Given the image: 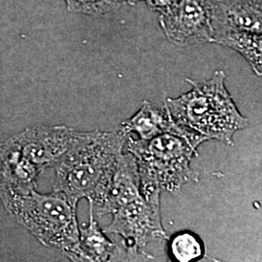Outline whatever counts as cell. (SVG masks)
Segmentation results:
<instances>
[{"label": "cell", "mask_w": 262, "mask_h": 262, "mask_svg": "<svg viewBox=\"0 0 262 262\" xmlns=\"http://www.w3.org/2000/svg\"><path fill=\"white\" fill-rule=\"evenodd\" d=\"M197 148L187 137L163 133L150 140L126 137L124 150L137 160L141 182L157 184L161 191L178 193L186 184L197 182V174L190 161L197 156Z\"/></svg>", "instance_id": "277c9868"}, {"label": "cell", "mask_w": 262, "mask_h": 262, "mask_svg": "<svg viewBox=\"0 0 262 262\" xmlns=\"http://www.w3.org/2000/svg\"><path fill=\"white\" fill-rule=\"evenodd\" d=\"M140 196L142 193L137 160L129 151L122 152L103 202L99 206L94 207V215L98 217L111 215L117 208Z\"/></svg>", "instance_id": "8fae6325"}, {"label": "cell", "mask_w": 262, "mask_h": 262, "mask_svg": "<svg viewBox=\"0 0 262 262\" xmlns=\"http://www.w3.org/2000/svg\"><path fill=\"white\" fill-rule=\"evenodd\" d=\"M42 173L24 155L13 136L0 143V201L36 189Z\"/></svg>", "instance_id": "ba28073f"}, {"label": "cell", "mask_w": 262, "mask_h": 262, "mask_svg": "<svg viewBox=\"0 0 262 262\" xmlns=\"http://www.w3.org/2000/svg\"><path fill=\"white\" fill-rule=\"evenodd\" d=\"M169 251L179 262L198 260L204 254V246L197 235L183 231L174 235L169 242Z\"/></svg>", "instance_id": "5bb4252c"}, {"label": "cell", "mask_w": 262, "mask_h": 262, "mask_svg": "<svg viewBox=\"0 0 262 262\" xmlns=\"http://www.w3.org/2000/svg\"><path fill=\"white\" fill-rule=\"evenodd\" d=\"M118 129L126 136L137 134L142 140H150L163 133H173L187 137L196 147L204 142L195 134L177 125L169 115L165 105L159 109L148 100H144L139 111L127 121L122 122Z\"/></svg>", "instance_id": "30bf717a"}, {"label": "cell", "mask_w": 262, "mask_h": 262, "mask_svg": "<svg viewBox=\"0 0 262 262\" xmlns=\"http://www.w3.org/2000/svg\"><path fill=\"white\" fill-rule=\"evenodd\" d=\"M127 136L119 129L78 131L69 150L53 167L56 172L54 191L76 206L81 199L99 206L107 194Z\"/></svg>", "instance_id": "6da1fadb"}, {"label": "cell", "mask_w": 262, "mask_h": 262, "mask_svg": "<svg viewBox=\"0 0 262 262\" xmlns=\"http://www.w3.org/2000/svg\"><path fill=\"white\" fill-rule=\"evenodd\" d=\"M111 215L112 222L102 229L104 233L122 237L124 246L134 252L152 241L169 240L161 224L160 205L151 204L143 195L117 208Z\"/></svg>", "instance_id": "5b68a950"}, {"label": "cell", "mask_w": 262, "mask_h": 262, "mask_svg": "<svg viewBox=\"0 0 262 262\" xmlns=\"http://www.w3.org/2000/svg\"><path fill=\"white\" fill-rule=\"evenodd\" d=\"M213 43L233 49L252 66L257 76L262 74V36L247 30H234L220 34L213 39Z\"/></svg>", "instance_id": "4fadbf2b"}, {"label": "cell", "mask_w": 262, "mask_h": 262, "mask_svg": "<svg viewBox=\"0 0 262 262\" xmlns=\"http://www.w3.org/2000/svg\"><path fill=\"white\" fill-rule=\"evenodd\" d=\"M204 1L213 39L220 34L234 30H247L262 34L261 0Z\"/></svg>", "instance_id": "9c48e42d"}, {"label": "cell", "mask_w": 262, "mask_h": 262, "mask_svg": "<svg viewBox=\"0 0 262 262\" xmlns=\"http://www.w3.org/2000/svg\"><path fill=\"white\" fill-rule=\"evenodd\" d=\"M148 4L150 10L163 15L168 13L179 3L180 0H144Z\"/></svg>", "instance_id": "2e32d148"}, {"label": "cell", "mask_w": 262, "mask_h": 262, "mask_svg": "<svg viewBox=\"0 0 262 262\" xmlns=\"http://www.w3.org/2000/svg\"><path fill=\"white\" fill-rule=\"evenodd\" d=\"M8 215L38 241L59 251L72 261H79L80 230L77 206L62 194L39 193L33 189L1 200Z\"/></svg>", "instance_id": "3957f363"}, {"label": "cell", "mask_w": 262, "mask_h": 262, "mask_svg": "<svg viewBox=\"0 0 262 262\" xmlns=\"http://www.w3.org/2000/svg\"><path fill=\"white\" fill-rule=\"evenodd\" d=\"M225 77L224 71L217 70L201 83L186 79L191 90L177 98H167L164 105L180 127L204 142L217 140L234 146L235 132L248 127L249 121L226 90Z\"/></svg>", "instance_id": "7a4b0ae2"}, {"label": "cell", "mask_w": 262, "mask_h": 262, "mask_svg": "<svg viewBox=\"0 0 262 262\" xmlns=\"http://www.w3.org/2000/svg\"><path fill=\"white\" fill-rule=\"evenodd\" d=\"M69 12L99 17L120 7L114 0H64Z\"/></svg>", "instance_id": "9a60e30c"}, {"label": "cell", "mask_w": 262, "mask_h": 262, "mask_svg": "<svg viewBox=\"0 0 262 262\" xmlns=\"http://www.w3.org/2000/svg\"><path fill=\"white\" fill-rule=\"evenodd\" d=\"M118 5H122L123 3H127V4H130V5H134L136 4L137 2H139L141 0H114Z\"/></svg>", "instance_id": "e0dca14e"}, {"label": "cell", "mask_w": 262, "mask_h": 262, "mask_svg": "<svg viewBox=\"0 0 262 262\" xmlns=\"http://www.w3.org/2000/svg\"><path fill=\"white\" fill-rule=\"evenodd\" d=\"M77 132L66 125H38L13 137L24 155L44 172L47 168H53L64 156Z\"/></svg>", "instance_id": "52a82bcc"}, {"label": "cell", "mask_w": 262, "mask_h": 262, "mask_svg": "<svg viewBox=\"0 0 262 262\" xmlns=\"http://www.w3.org/2000/svg\"><path fill=\"white\" fill-rule=\"evenodd\" d=\"M79 261H112L117 244L111 241L95 220L94 205L90 202V223L79 226Z\"/></svg>", "instance_id": "7c38bea8"}, {"label": "cell", "mask_w": 262, "mask_h": 262, "mask_svg": "<svg viewBox=\"0 0 262 262\" xmlns=\"http://www.w3.org/2000/svg\"><path fill=\"white\" fill-rule=\"evenodd\" d=\"M159 24L169 41L180 47L212 42L213 32L204 0H180Z\"/></svg>", "instance_id": "8992f818"}]
</instances>
